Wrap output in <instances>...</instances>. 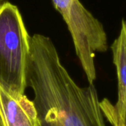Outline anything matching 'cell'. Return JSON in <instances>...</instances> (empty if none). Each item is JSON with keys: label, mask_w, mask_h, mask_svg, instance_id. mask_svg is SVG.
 <instances>
[{"label": "cell", "mask_w": 126, "mask_h": 126, "mask_svg": "<svg viewBox=\"0 0 126 126\" xmlns=\"http://www.w3.org/2000/svg\"><path fill=\"white\" fill-rule=\"evenodd\" d=\"M26 78L41 126H106L94 86L74 81L49 37L30 36Z\"/></svg>", "instance_id": "cell-1"}, {"label": "cell", "mask_w": 126, "mask_h": 126, "mask_svg": "<svg viewBox=\"0 0 126 126\" xmlns=\"http://www.w3.org/2000/svg\"><path fill=\"white\" fill-rule=\"evenodd\" d=\"M0 119L3 126H41L32 100L24 94L10 95L1 87Z\"/></svg>", "instance_id": "cell-4"}, {"label": "cell", "mask_w": 126, "mask_h": 126, "mask_svg": "<svg viewBox=\"0 0 126 126\" xmlns=\"http://www.w3.org/2000/svg\"><path fill=\"white\" fill-rule=\"evenodd\" d=\"M0 126H3V125H2V123H1V119H0Z\"/></svg>", "instance_id": "cell-8"}, {"label": "cell", "mask_w": 126, "mask_h": 126, "mask_svg": "<svg viewBox=\"0 0 126 126\" xmlns=\"http://www.w3.org/2000/svg\"><path fill=\"white\" fill-rule=\"evenodd\" d=\"M30 36L18 7L0 4V87L10 95L27 88V63Z\"/></svg>", "instance_id": "cell-2"}, {"label": "cell", "mask_w": 126, "mask_h": 126, "mask_svg": "<svg viewBox=\"0 0 126 126\" xmlns=\"http://www.w3.org/2000/svg\"><path fill=\"white\" fill-rule=\"evenodd\" d=\"M71 32L77 56L90 84L96 79L94 56L108 49L104 27L79 0H52Z\"/></svg>", "instance_id": "cell-3"}, {"label": "cell", "mask_w": 126, "mask_h": 126, "mask_svg": "<svg viewBox=\"0 0 126 126\" xmlns=\"http://www.w3.org/2000/svg\"><path fill=\"white\" fill-rule=\"evenodd\" d=\"M4 1H7V0H0V4H1V3H3Z\"/></svg>", "instance_id": "cell-7"}, {"label": "cell", "mask_w": 126, "mask_h": 126, "mask_svg": "<svg viewBox=\"0 0 126 126\" xmlns=\"http://www.w3.org/2000/svg\"><path fill=\"white\" fill-rule=\"evenodd\" d=\"M100 107L103 114L113 126H126V119H123L117 112L114 106L107 99L100 102Z\"/></svg>", "instance_id": "cell-6"}, {"label": "cell", "mask_w": 126, "mask_h": 126, "mask_svg": "<svg viewBox=\"0 0 126 126\" xmlns=\"http://www.w3.org/2000/svg\"><path fill=\"white\" fill-rule=\"evenodd\" d=\"M113 61L116 66L118 82V100L114 108L117 114L126 119V24L122 21L120 33L111 46Z\"/></svg>", "instance_id": "cell-5"}]
</instances>
